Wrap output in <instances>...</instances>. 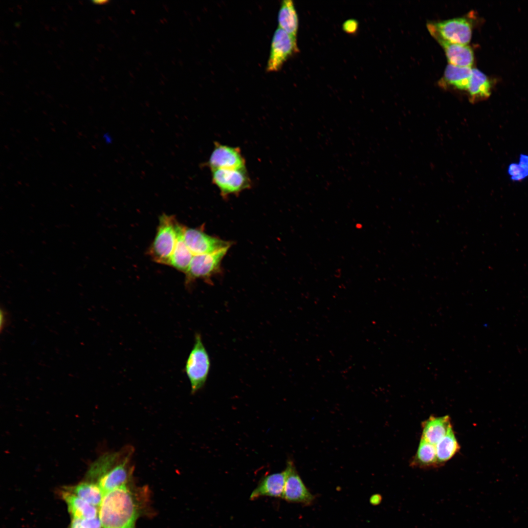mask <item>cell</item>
<instances>
[{"label": "cell", "mask_w": 528, "mask_h": 528, "mask_svg": "<svg viewBox=\"0 0 528 528\" xmlns=\"http://www.w3.org/2000/svg\"><path fill=\"white\" fill-rule=\"evenodd\" d=\"M421 438L436 445L452 428L448 415L442 417L430 416L421 423Z\"/></svg>", "instance_id": "14"}, {"label": "cell", "mask_w": 528, "mask_h": 528, "mask_svg": "<svg viewBox=\"0 0 528 528\" xmlns=\"http://www.w3.org/2000/svg\"><path fill=\"white\" fill-rule=\"evenodd\" d=\"M184 226L179 224L178 237L174 252L170 258L168 265L171 266L185 274L187 271L193 255L185 244L183 237Z\"/></svg>", "instance_id": "19"}, {"label": "cell", "mask_w": 528, "mask_h": 528, "mask_svg": "<svg viewBox=\"0 0 528 528\" xmlns=\"http://www.w3.org/2000/svg\"><path fill=\"white\" fill-rule=\"evenodd\" d=\"M298 51L297 37L277 27L271 40L266 71H278L287 59Z\"/></svg>", "instance_id": "4"}, {"label": "cell", "mask_w": 528, "mask_h": 528, "mask_svg": "<svg viewBox=\"0 0 528 528\" xmlns=\"http://www.w3.org/2000/svg\"><path fill=\"white\" fill-rule=\"evenodd\" d=\"M68 528H84L81 525L79 519H72Z\"/></svg>", "instance_id": "28"}, {"label": "cell", "mask_w": 528, "mask_h": 528, "mask_svg": "<svg viewBox=\"0 0 528 528\" xmlns=\"http://www.w3.org/2000/svg\"><path fill=\"white\" fill-rule=\"evenodd\" d=\"M211 170L245 169V160L239 147L214 142V149L205 164Z\"/></svg>", "instance_id": "9"}, {"label": "cell", "mask_w": 528, "mask_h": 528, "mask_svg": "<svg viewBox=\"0 0 528 528\" xmlns=\"http://www.w3.org/2000/svg\"><path fill=\"white\" fill-rule=\"evenodd\" d=\"M210 366L209 355L202 342L201 336L200 333H196L194 346L184 367V372L189 380L192 394L196 393L205 385Z\"/></svg>", "instance_id": "3"}, {"label": "cell", "mask_w": 528, "mask_h": 528, "mask_svg": "<svg viewBox=\"0 0 528 528\" xmlns=\"http://www.w3.org/2000/svg\"><path fill=\"white\" fill-rule=\"evenodd\" d=\"M491 82L487 76L478 69L472 68L467 91L470 102L474 103L488 98L491 93Z\"/></svg>", "instance_id": "18"}, {"label": "cell", "mask_w": 528, "mask_h": 528, "mask_svg": "<svg viewBox=\"0 0 528 528\" xmlns=\"http://www.w3.org/2000/svg\"><path fill=\"white\" fill-rule=\"evenodd\" d=\"M212 182L219 189L223 198L239 195L251 187L252 182L246 168L211 170Z\"/></svg>", "instance_id": "5"}, {"label": "cell", "mask_w": 528, "mask_h": 528, "mask_svg": "<svg viewBox=\"0 0 528 528\" xmlns=\"http://www.w3.org/2000/svg\"><path fill=\"white\" fill-rule=\"evenodd\" d=\"M79 520L84 528H103L99 515L93 519Z\"/></svg>", "instance_id": "25"}, {"label": "cell", "mask_w": 528, "mask_h": 528, "mask_svg": "<svg viewBox=\"0 0 528 528\" xmlns=\"http://www.w3.org/2000/svg\"><path fill=\"white\" fill-rule=\"evenodd\" d=\"M430 33L455 44L467 45L472 36V24L465 18L460 17L427 23Z\"/></svg>", "instance_id": "6"}, {"label": "cell", "mask_w": 528, "mask_h": 528, "mask_svg": "<svg viewBox=\"0 0 528 528\" xmlns=\"http://www.w3.org/2000/svg\"><path fill=\"white\" fill-rule=\"evenodd\" d=\"M430 34L442 47L450 64L462 67H471L474 61V54L470 46L453 43L435 33Z\"/></svg>", "instance_id": "13"}, {"label": "cell", "mask_w": 528, "mask_h": 528, "mask_svg": "<svg viewBox=\"0 0 528 528\" xmlns=\"http://www.w3.org/2000/svg\"><path fill=\"white\" fill-rule=\"evenodd\" d=\"M286 468L287 475L282 498L289 502L305 505L311 503L314 496L305 486L292 461L287 462Z\"/></svg>", "instance_id": "10"}, {"label": "cell", "mask_w": 528, "mask_h": 528, "mask_svg": "<svg viewBox=\"0 0 528 528\" xmlns=\"http://www.w3.org/2000/svg\"><path fill=\"white\" fill-rule=\"evenodd\" d=\"M61 496L67 505L72 519H90L99 515V507L89 504L66 490L62 491Z\"/></svg>", "instance_id": "15"}, {"label": "cell", "mask_w": 528, "mask_h": 528, "mask_svg": "<svg viewBox=\"0 0 528 528\" xmlns=\"http://www.w3.org/2000/svg\"><path fill=\"white\" fill-rule=\"evenodd\" d=\"M135 493L128 484L104 494L99 507L103 528H134L141 509Z\"/></svg>", "instance_id": "1"}, {"label": "cell", "mask_w": 528, "mask_h": 528, "mask_svg": "<svg viewBox=\"0 0 528 528\" xmlns=\"http://www.w3.org/2000/svg\"><path fill=\"white\" fill-rule=\"evenodd\" d=\"M130 450L106 454L99 458L90 466L87 474L88 481L97 483L114 465L130 453Z\"/></svg>", "instance_id": "16"}, {"label": "cell", "mask_w": 528, "mask_h": 528, "mask_svg": "<svg viewBox=\"0 0 528 528\" xmlns=\"http://www.w3.org/2000/svg\"><path fill=\"white\" fill-rule=\"evenodd\" d=\"M131 452L104 474L97 484L104 494L117 487L128 484L132 478V467L130 464Z\"/></svg>", "instance_id": "11"}, {"label": "cell", "mask_w": 528, "mask_h": 528, "mask_svg": "<svg viewBox=\"0 0 528 528\" xmlns=\"http://www.w3.org/2000/svg\"><path fill=\"white\" fill-rule=\"evenodd\" d=\"M471 67L458 66L448 64L441 79V84L454 88L467 91L472 75Z\"/></svg>", "instance_id": "17"}, {"label": "cell", "mask_w": 528, "mask_h": 528, "mask_svg": "<svg viewBox=\"0 0 528 528\" xmlns=\"http://www.w3.org/2000/svg\"><path fill=\"white\" fill-rule=\"evenodd\" d=\"M65 489L74 494L89 504L99 507L102 501L104 492L97 483L85 481Z\"/></svg>", "instance_id": "21"}, {"label": "cell", "mask_w": 528, "mask_h": 528, "mask_svg": "<svg viewBox=\"0 0 528 528\" xmlns=\"http://www.w3.org/2000/svg\"><path fill=\"white\" fill-rule=\"evenodd\" d=\"M183 237L193 255L212 253L231 246V242L208 235L198 228L184 227Z\"/></svg>", "instance_id": "8"}, {"label": "cell", "mask_w": 528, "mask_h": 528, "mask_svg": "<svg viewBox=\"0 0 528 528\" xmlns=\"http://www.w3.org/2000/svg\"><path fill=\"white\" fill-rule=\"evenodd\" d=\"M93 2H94L95 3H98V4H101V3L102 4L103 3L106 2V1H105V0H102V1H101V0H96V1H93Z\"/></svg>", "instance_id": "29"}, {"label": "cell", "mask_w": 528, "mask_h": 528, "mask_svg": "<svg viewBox=\"0 0 528 528\" xmlns=\"http://www.w3.org/2000/svg\"><path fill=\"white\" fill-rule=\"evenodd\" d=\"M358 24L357 21L354 19H350L345 21L343 24V30L349 34L355 33L358 28Z\"/></svg>", "instance_id": "26"}, {"label": "cell", "mask_w": 528, "mask_h": 528, "mask_svg": "<svg viewBox=\"0 0 528 528\" xmlns=\"http://www.w3.org/2000/svg\"><path fill=\"white\" fill-rule=\"evenodd\" d=\"M411 465L421 468L439 466L436 445L421 438L416 453Z\"/></svg>", "instance_id": "22"}, {"label": "cell", "mask_w": 528, "mask_h": 528, "mask_svg": "<svg viewBox=\"0 0 528 528\" xmlns=\"http://www.w3.org/2000/svg\"><path fill=\"white\" fill-rule=\"evenodd\" d=\"M439 463L441 465L453 457L460 450V446L452 428L436 444Z\"/></svg>", "instance_id": "23"}, {"label": "cell", "mask_w": 528, "mask_h": 528, "mask_svg": "<svg viewBox=\"0 0 528 528\" xmlns=\"http://www.w3.org/2000/svg\"><path fill=\"white\" fill-rule=\"evenodd\" d=\"M230 247L208 254L194 255L186 275L189 284L198 279L210 282V278L220 270L221 261Z\"/></svg>", "instance_id": "7"}, {"label": "cell", "mask_w": 528, "mask_h": 528, "mask_svg": "<svg viewBox=\"0 0 528 528\" xmlns=\"http://www.w3.org/2000/svg\"><path fill=\"white\" fill-rule=\"evenodd\" d=\"M10 321L9 313L6 308L2 306L0 307V332L8 325Z\"/></svg>", "instance_id": "27"}, {"label": "cell", "mask_w": 528, "mask_h": 528, "mask_svg": "<svg viewBox=\"0 0 528 528\" xmlns=\"http://www.w3.org/2000/svg\"><path fill=\"white\" fill-rule=\"evenodd\" d=\"M287 470L272 473L263 477L252 492L249 499L253 501L261 497L282 498Z\"/></svg>", "instance_id": "12"}, {"label": "cell", "mask_w": 528, "mask_h": 528, "mask_svg": "<svg viewBox=\"0 0 528 528\" xmlns=\"http://www.w3.org/2000/svg\"><path fill=\"white\" fill-rule=\"evenodd\" d=\"M179 223L172 216L161 215L149 254L156 263L168 265L177 240Z\"/></svg>", "instance_id": "2"}, {"label": "cell", "mask_w": 528, "mask_h": 528, "mask_svg": "<svg viewBox=\"0 0 528 528\" xmlns=\"http://www.w3.org/2000/svg\"><path fill=\"white\" fill-rule=\"evenodd\" d=\"M511 178L515 180H522L528 176V156L522 155L519 164H512L508 169Z\"/></svg>", "instance_id": "24"}, {"label": "cell", "mask_w": 528, "mask_h": 528, "mask_svg": "<svg viewBox=\"0 0 528 528\" xmlns=\"http://www.w3.org/2000/svg\"><path fill=\"white\" fill-rule=\"evenodd\" d=\"M278 27L297 37L299 26L298 14L291 0L281 2L278 13Z\"/></svg>", "instance_id": "20"}]
</instances>
